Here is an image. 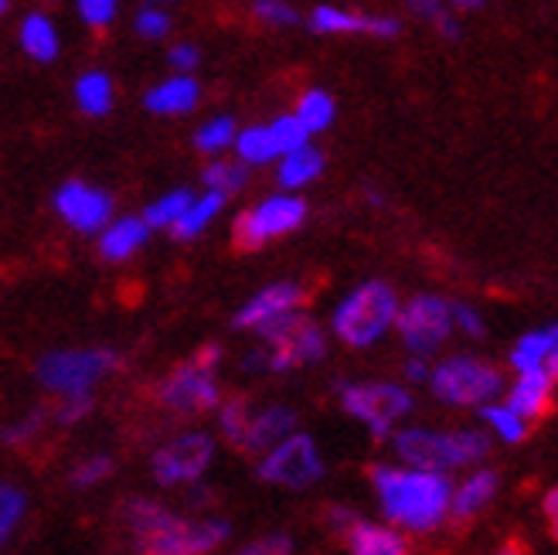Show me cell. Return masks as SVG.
Wrapping results in <instances>:
<instances>
[{"mask_svg":"<svg viewBox=\"0 0 558 555\" xmlns=\"http://www.w3.org/2000/svg\"><path fill=\"white\" fill-rule=\"evenodd\" d=\"M160 399L178 409V412H205V409H218L221 396H218V382H215V369H205L191 358L187 365L174 369L160 385Z\"/></svg>","mask_w":558,"mask_h":555,"instance_id":"obj_13","label":"cell"},{"mask_svg":"<svg viewBox=\"0 0 558 555\" xmlns=\"http://www.w3.org/2000/svg\"><path fill=\"white\" fill-rule=\"evenodd\" d=\"M205 188L221 191V194H235L245 188V160H215L202 174Z\"/></svg>","mask_w":558,"mask_h":555,"instance_id":"obj_31","label":"cell"},{"mask_svg":"<svg viewBox=\"0 0 558 555\" xmlns=\"http://www.w3.org/2000/svg\"><path fill=\"white\" fill-rule=\"evenodd\" d=\"M551 375L545 369H527V372H518V382L511 388V399L508 406L524 415V420H535V415H542L545 402H548V393H551Z\"/></svg>","mask_w":558,"mask_h":555,"instance_id":"obj_21","label":"cell"},{"mask_svg":"<svg viewBox=\"0 0 558 555\" xmlns=\"http://www.w3.org/2000/svg\"><path fill=\"white\" fill-rule=\"evenodd\" d=\"M372 484L388 521L409 532H429L450 515L453 484L442 470H402V467H375Z\"/></svg>","mask_w":558,"mask_h":555,"instance_id":"obj_1","label":"cell"},{"mask_svg":"<svg viewBox=\"0 0 558 555\" xmlns=\"http://www.w3.org/2000/svg\"><path fill=\"white\" fill-rule=\"evenodd\" d=\"M167 59H171V65L178 72H191L194 65H198V48H194V45H174Z\"/></svg>","mask_w":558,"mask_h":555,"instance_id":"obj_45","label":"cell"},{"mask_svg":"<svg viewBox=\"0 0 558 555\" xmlns=\"http://www.w3.org/2000/svg\"><path fill=\"white\" fill-rule=\"evenodd\" d=\"M21 48L38 62H51L59 55V32L45 14H32L21 24Z\"/></svg>","mask_w":558,"mask_h":555,"instance_id":"obj_26","label":"cell"},{"mask_svg":"<svg viewBox=\"0 0 558 555\" xmlns=\"http://www.w3.org/2000/svg\"><path fill=\"white\" fill-rule=\"evenodd\" d=\"M487 0H457V8L460 11H477V8H484Z\"/></svg>","mask_w":558,"mask_h":555,"instance_id":"obj_52","label":"cell"},{"mask_svg":"<svg viewBox=\"0 0 558 555\" xmlns=\"http://www.w3.org/2000/svg\"><path fill=\"white\" fill-rule=\"evenodd\" d=\"M117 8H120V0H78L82 21L93 24V27H106L117 17Z\"/></svg>","mask_w":558,"mask_h":555,"instance_id":"obj_42","label":"cell"},{"mask_svg":"<svg viewBox=\"0 0 558 555\" xmlns=\"http://www.w3.org/2000/svg\"><path fill=\"white\" fill-rule=\"evenodd\" d=\"M256 335L263 338V354H266V372H290L296 365H311L320 362L327 351V338L324 330L300 317L296 311L279 314L266 324L256 327Z\"/></svg>","mask_w":558,"mask_h":555,"instance_id":"obj_5","label":"cell"},{"mask_svg":"<svg viewBox=\"0 0 558 555\" xmlns=\"http://www.w3.org/2000/svg\"><path fill=\"white\" fill-rule=\"evenodd\" d=\"M405 378H409V382H429V365H426V358H423V354H415L412 362L405 365Z\"/></svg>","mask_w":558,"mask_h":555,"instance_id":"obj_49","label":"cell"},{"mask_svg":"<svg viewBox=\"0 0 558 555\" xmlns=\"http://www.w3.org/2000/svg\"><path fill=\"white\" fill-rule=\"evenodd\" d=\"M555 345H558V324H548L542 330H527V335L511 351V365L518 372L545 369V362H548V354L555 351Z\"/></svg>","mask_w":558,"mask_h":555,"instance_id":"obj_25","label":"cell"},{"mask_svg":"<svg viewBox=\"0 0 558 555\" xmlns=\"http://www.w3.org/2000/svg\"><path fill=\"white\" fill-rule=\"evenodd\" d=\"M89 409H93L89 393H65L62 402H59V412H54V420H59L62 426H72L78 420H86Z\"/></svg>","mask_w":558,"mask_h":555,"instance_id":"obj_39","label":"cell"},{"mask_svg":"<svg viewBox=\"0 0 558 555\" xmlns=\"http://www.w3.org/2000/svg\"><path fill=\"white\" fill-rule=\"evenodd\" d=\"M399 324V335L405 341V348L412 354H433L446 338H450L453 330V311L450 303H446L442 297H415L409 300L405 307L399 311L396 317Z\"/></svg>","mask_w":558,"mask_h":555,"instance_id":"obj_12","label":"cell"},{"mask_svg":"<svg viewBox=\"0 0 558 555\" xmlns=\"http://www.w3.org/2000/svg\"><path fill=\"white\" fill-rule=\"evenodd\" d=\"M545 365H548V375L558 378V345H555V351L548 354V362H545Z\"/></svg>","mask_w":558,"mask_h":555,"instance_id":"obj_53","label":"cell"},{"mask_svg":"<svg viewBox=\"0 0 558 555\" xmlns=\"http://www.w3.org/2000/svg\"><path fill=\"white\" fill-rule=\"evenodd\" d=\"M239 150V160L245 164H269L276 157H283V150H279L276 136H272V126H248L242 133H235V144Z\"/></svg>","mask_w":558,"mask_h":555,"instance_id":"obj_28","label":"cell"},{"mask_svg":"<svg viewBox=\"0 0 558 555\" xmlns=\"http://www.w3.org/2000/svg\"><path fill=\"white\" fill-rule=\"evenodd\" d=\"M303 303V287L300 283H272L266 290H259L256 297H248V303H242V311L235 314V327L239 330H256L259 324L279 317V314H290Z\"/></svg>","mask_w":558,"mask_h":555,"instance_id":"obj_15","label":"cell"},{"mask_svg":"<svg viewBox=\"0 0 558 555\" xmlns=\"http://www.w3.org/2000/svg\"><path fill=\"white\" fill-rule=\"evenodd\" d=\"M215 457V439L208 433H184L154 454L150 470L154 481L160 487H181V484H194L202 481V474L208 470Z\"/></svg>","mask_w":558,"mask_h":555,"instance_id":"obj_10","label":"cell"},{"mask_svg":"<svg viewBox=\"0 0 558 555\" xmlns=\"http://www.w3.org/2000/svg\"><path fill=\"white\" fill-rule=\"evenodd\" d=\"M24 508H27V502H24V494L17 487H11V484L0 487V548L11 542Z\"/></svg>","mask_w":558,"mask_h":555,"instance_id":"obj_35","label":"cell"},{"mask_svg":"<svg viewBox=\"0 0 558 555\" xmlns=\"http://www.w3.org/2000/svg\"><path fill=\"white\" fill-rule=\"evenodd\" d=\"M545 515H548V521H551V535L558 539V487L545 497Z\"/></svg>","mask_w":558,"mask_h":555,"instance_id":"obj_51","label":"cell"},{"mask_svg":"<svg viewBox=\"0 0 558 555\" xmlns=\"http://www.w3.org/2000/svg\"><path fill=\"white\" fill-rule=\"evenodd\" d=\"M154 4H167V0H154Z\"/></svg>","mask_w":558,"mask_h":555,"instance_id":"obj_55","label":"cell"},{"mask_svg":"<svg viewBox=\"0 0 558 555\" xmlns=\"http://www.w3.org/2000/svg\"><path fill=\"white\" fill-rule=\"evenodd\" d=\"M450 311H453V324L463 330V335L470 338H484V317L470 307V303H450Z\"/></svg>","mask_w":558,"mask_h":555,"instance_id":"obj_43","label":"cell"},{"mask_svg":"<svg viewBox=\"0 0 558 555\" xmlns=\"http://www.w3.org/2000/svg\"><path fill=\"white\" fill-rule=\"evenodd\" d=\"M296 117L303 120V126L311 133H320L333 123V99L324 89H311L303 93L296 102Z\"/></svg>","mask_w":558,"mask_h":555,"instance_id":"obj_29","label":"cell"},{"mask_svg":"<svg viewBox=\"0 0 558 555\" xmlns=\"http://www.w3.org/2000/svg\"><path fill=\"white\" fill-rule=\"evenodd\" d=\"M256 17L276 27H290L300 21V14L287 4V0H256Z\"/></svg>","mask_w":558,"mask_h":555,"instance_id":"obj_40","label":"cell"},{"mask_svg":"<svg viewBox=\"0 0 558 555\" xmlns=\"http://www.w3.org/2000/svg\"><path fill=\"white\" fill-rule=\"evenodd\" d=\"M54 208L78 232H99L113 218V198L86 181H65L54 191Z\"/></svg>","mask_w":558,"mask_h":555,"instance_id":"obj_14","label":"cell"},{"mask_svg":"<svg viewBox=\"0 0 558 555\" xmlns=\"http://www.w3.org/2000/svg\"><path fill=\"white\" fill-rule=\"evenodd\" d=\"M311 27L320 35H378V38H396L399 21L396 17H368V14H351L341 8H317L311 14Z\"/></svg>","mask_w":558,"mask_h":555,"instance_id":"obj_16","label":"cell"},{"mask_svg":"<svg viewBox=\"0 0 558 555\" xmlns=\"http://www.w3.org/2000/svg\"><path fill=\"white\" fill-rule=\"evenodd\" d=\"M150 236V226L144 218H120V221H109V226L102 229V239H99V253L102 260L109 263H123L130 260L140 245L147 242Z\"/></svg>","mask_w":558,"mask_h":555,"instance_id":"obj_19","label":"cell"},{"mask_svg":"<svg viewBox=\"0 0 558 555\" xmlns=\"http://www.w3.org/2000/svg\"><path fill=\"white\" fill-rule=\"evenodd\" d=\"M409 8H412V14L426 17V21H436L446 11L442 0H409Z\"/></svg>","mask_w":558,"mask_h":555,"instance_id":"obj_46","label":"cell"},{"mask_svg":"<svg viewBox=\"0 0 558 555\" xmlns=\"http://www.w3.org/2000/svg\"><path fill=\"white\" fill-rule=\"evenodd\" d=\"M272 136H276V144H279V150H296V147H303L306 141H311V130L303 126V120L293 113V117H279L276 123H272Z\"/></svg>","mask_w":558,"mask_h":555,"instance_id":"obj_37","label":"cell"},{"mask_svg":"<svg viewBox=\"0 0 558 555\" xmlns=\"http://www.w3.org/2000/svg\"><path fill=\"white\" fill-rule=\"evenodd\" d=\"M357 518H361V515H354L351 508H330V511H327V521H330L333 529H338L341 535H344V532L351 529V524H354Z\"/></svg>","mask_w":558,"mask_h":555,"instance_id":"obj_47","label":"cell"},{"mask_svg":"<svg viewBox=\"0 0 558 555\" xmlns=\"http://www.w3.org/2000/svg\"><path fill=\"white\" fill-rule=\"evenodd\" d=\"M396 454L418 470H450L466 467L487 457V436L477 430H460V433H436V430H402L392 433Z\"/></svg>","mask_w":558,"mask_h":555,"instance_id":"obj_4","label":"cell"},{"mask_svg":"<svg viewBox=\"0 0 558 555\" xmlns=\"http://www.w3.org/2000/svg\"><path fill=\"white\" fill-rule=\"evenodd\" d=\"M259 478L266 484H279V487H293L303 491L324 478V460L317 454V443L306 433H290L276 443V447L266 450L263 463H259Z\"/></svg>","mask_w":558,"mask_h":555,"instance_id":"obj_9","label":"cell"},{"mask_svg":"<svg viewBox=\"0 0 558 555\" xmlns=\"http://www.w3.org/2000/svg\"><path fill=\"white\" fill-rule=\"evenodd\" d=\"M218 420H221V433H226L232 443H239V447H242L245 430H248V420H253V406H248V399L235 396V399H229V402H221Z\"/></svg>","mask_w":558,"mask_h":555,"instance_id":"obj_34","label":"cell"},{"mask_svg":"<svg viewBox=\"0 0 558 555\" xmlns=\"http://www.w3.org/2000/svg\"><path fill=\"white\" fill-rule=\"evenodd\" d=\"M136 32L144 38H163L167 32H171V14L150 4V8H144L136 14Z\"/></svg>","mask_w":558,"mask_h":555,"instance_id":"obj_41","label":"cell"},{"mask_svg":"<svg viewBox=\"0 0 558 555\" xmlns=\"http://www.w3.org/2000/svg\"><path fill=\"white\" fill-rule=\"evenodd\" d=\"M306 218V202L293 198V194H272L253 212H242L235 221V242L242 249H259L269 239L290 236L293 229L303 226Z\"/></svg>","mask_w":558,"mask_h":555,"instance_id":"obj_11","label":"cell"},{"mask_svg":"<svg viewBox=\"0 0 558 555\" xmlns=\"http://www.w3.org/2000/svg\"><path fill=\"white\" fill-rule=\"evenodd\" d=\"M109 474H113V457L99 454V457H89V460H82V463H78V467L72 470L69 484H72L75 491H86V487H96L99 481H106Z\"/></svg>","mask_w":558,"mask_h":555,"instance_id":"obj_36","label":"cell"},{"mask_svg":"<svg viewBox=\"0 0 558 555\" xmlns=\"http://www.w3.org/2000/svg\"><path fill=\"white\" fill-rule=\"evenodd\" d=\"M396 317H399L396 290L388 283H381V280H372V283H361L357 290H351L338 303L330 327L344 345L368 348V345L385 338V330L396 324Z\"/></svg>","mask_w":558,"mask_h":555,"instance_id":"obj_3","label":"cell"},{"mask_svg":"<svg viewBox=\"0 0 558 555\" xmlns=\"http://www.w3.org/2000/svg\"><path fill=\"white\" fill-rule=\"evenodd\" d=\"M117 369V354L106 348H75V351H51L45 354L35 375L51 393H89V388Z\"/></svg>","mask_w":558,"mask_h":555,"instance_id":"obj_7","label":"cell"},{"mask_svg":"<svg viewBox=\"0 0 558 555\" xmlns=\"http://www.w3.org/2000/svg\"><path fill=\"white\" fill-rule=\"evenodd\" d=\"M341 406L361 420L375 439H388L402 415L412 412V396L402 385L388 382H368V385H344L341 388Z\"/></svg>","mask_w":558,"mask_h":555,"instance_id":"obj_8","label":"cell"},{"mask_svg":"<svg viewBox=\"0 0 558 555\" xmlns=\"http://www.w3.org/2000/svg\"><path fill=\"white\" fill-rule=\"evenodd\" d=\"M202 99V86L194 82L187 72H178L171 79L157 82V86L144 96V106L150 113H160V117H181L187 109H194Z\"/></svg>","mask_w":558,"mask_h":555,"instance_id":"obj_17","label":"cell"},{"mask_svg":"<svg viewBox=\"0 0 558 555\" xmlns=\"http://www.w3.org/2000/svg\"><path fill=\"white\" fill-rule=\"evenodd\" d=\"M75 102H78L82 113H89V117L109 113V106H113V82H109V75H102V72L78 75V82H75Z\"/></svg>","mask_w":558,"mask_h":555,"instance_id":"obj_27","label":"cell"},{"mask_svg":"<svg viewBox=\"0 0 558 555\" xmlns=\"http://www.w3.org/2000/svg\"><path fill=\"white\" fill-rule=\"evenodd\" d=\"M4 11H8V0H0V17H4Z\"/></svg>","mask_w":558,"mask_h":555,"instance_id":"obj_54","label":"cell"},{"mask_svg":"<svg viewBox=\"0 0 558 555\" xmlns=\"http://www.w3.org/2000/svg\"><path fill=\"white\" fill-rule=\"evenodd\" d=\"M497 494V474L494 470H477L473 478H466L453 497H450V511L457 518H470V515H477L481 508L490 505V497Z\"/></svg>","mask_w":558,"mask_h":555,"instance_id":"obj_22","label":"cell"},{"mask_svg":"<svg viewBox=\"0 0 558 555\" xmlns=\"http://www.w3.org/2000/svg\"><path fill=\"white\" fill-rule=\"evenodd\" d=\"M429 388L436 399L450 406H484L505 388V378H500L494 365L481 362V358L457 354L429 372Z\"/></svg>","mask_w":558,"mask_h":555,"instance_id":"obj_6","label":"cell"},{"mask_svg":"<svg viewBox=\"0 0 558 555\" xmlns=\"http://www.w3.org/2000/svg\"><path fill=\"white\" fill-rule=\"evenodd\" d=\"M235 144V123L232 117H215L208 120L198 133H194V147L202 154H221Z\"/></svg>","mask_w":558,"mask_h":555,"instance_id":"obj_32","label":"cell"},{"mask_svg":"<svg viewBox=\"0 0 558 555\" xmlns=\"http://www.w3.org/2000/svg\"><path fill=\"white\" fill-rule=\"evenodd\" d=\"M41 426H45V412L38 409V412L24 415V420H17V423H11V426L0 430V439L11 443V447H21V443L35 439V436L41 433Z\"/></svg>","mask_w":558,"mask_h":555,"instance_id":"obj_38","label":"cell"},{"mask_svg":"<svg viewBox=\"0 0 558 555\" xmlns=\"http://www.w3.org/2000/svg\"><path fill=\"white\" fill-rule=\"evenodd\" d=\"M194 362L205 365V369H218V362H221V348H218V345L198 348V351H194Z\"/></svg>","mask_w":558,"mask_h":555,"instance_id":"obj_50","label":"cell"},{"mask_svg":"<svg viewBox=\"0 0 558 555\" xmlns=\"http://www.w3.org/2000/svg\"><path fill=\"white\" fill-rule=\"evenodd\" d=\"M481 415L484 423L505 439V443H518L524 436V415H518L511 406H494V402H484L481 406Z\"/></svg>","mask_w":558,"mask_h":555,"instance_id":"obj_33","label":"cell"},{"mask_svg":"<svg viewBox=\"0 0 558 555\" xmlns=\"http://www.w3.org/2000/svg\"><path fill=\"white\" fill-rule=\"evenodd\" d=\"M191 202H194V194L184 191V188H178V191H171V194H163L160 202H154V205L144 212V221H147L150 229H171L174 221L187 212Z\"/></svg>","mask_w":558,"mask_h":555,"instance_id":"obj_30","label":"cell"},{"mask_svg":"<svg viewBox=\"0 0 558 555\" xmlns=\"http://www.w3.org/2000/svg\"><path fill=\"white\" fill-rule=\"evenodd\" d=\"M221 205H226V194L208 188V191L202 194V198H194V202L187 205V212L171 226L174 239H181V242L198 239V236L211 226V221H215V215L221 212Z\"/></svg>","mask_w":558,"mask_h":555,"instance_id":"obj_24","label":"cell"},{"mask_svg":"<svg viewBox=\"0 0 558 555\" xmlns=\"http://www.w3.org/2000/svg\"><path fill=\"white\" fill-rule=\"evenodd\" d=\"M123 521L130 524L136 548L154 552V555H202L229 539L226 518L187 521L174 511L160 508L157 502H147V497H133V502H126Z\"/></svg>","mask_w":558,"mask_h":555,"instance_id":"obj_2","label":"cell"},{"mask_svg":"<svg viewBox=\"0 0 558 555\" xmlns=\"http://www.w3.org/2000/svg\"><path fill=\"white\" fill-rule=\"evenodd\" d=\"M320 171H324V157L311 144H303L296 150H287L283 157H279V184H283L287 191L317 181Z\"/></svg>","mask_w":558,"mask_h":555,"instance_id":"obj_23","label":"cell"},{"mask_svg":"<svg viewBox=\"0 0 558 555\" xmlns=\"http://www.w3.org/2000/svg\"><path fill=\"white\" fill-rule=\"evenodd\" d=\"M296 426V415L287 406H266L263 412H253L248 420L245 439H242V450H253V454H266L269 447H276L279 439L290 436Z\"/></svg>","mask_w":558,"mask_h":555,"instance_id":"obj_18","label":"cell"},{"mask_svg":"<svg viewBox=\"0 0 558 555\" xmlns=\"http://www.w3.org/2000/svg\"><path fill=\"white\" fill-rule=\"evenodd\" d=\"M344 539L354 555H402L405 552V539L399 532L381 529V524H372L365 518H357L344 532Z\"/></svg>","mask_w":558,"mask_h":555,"instance_id":"obj_20","label":"cell"},{"mask_svg":"<svg viewBox=\"0 0 558 555\" xmlns=\"http://www.w3.org/2000/svg\"><path fill=\"white\" fill-rule=\"evenodd\" d=\"M433 24H436V32H439L442 38H460V21H457L450 11H442Z\"/></svg>","mask_w":558,"mask_h":555,"instance_id":"obj_48","label":"cell"},{"mask_svg":"<svg viewBox=\"0 0 558 555\" xmlns=\"http://www.w3.org/2000/svg\"><path fill=\"white\" fill-rule=\"evenodd\" d=\"M245 555H287L293 552V542L287 535H266V539H256L242 548Z\"/></svg>","mask_w":558,"mask_h":555,"instance_id":"obj_44","label":"cell"}]
</instances>
